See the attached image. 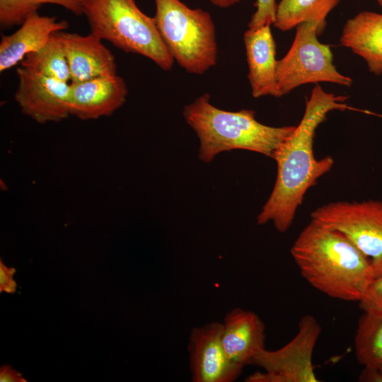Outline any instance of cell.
<instances>
[{"mask_svg": "<svg viewBox=\"0 0 382 382\" xmlns=\"http://www.w3.org/2000/svg\"><path fill=\"white\" fill-rule=\"evenodd\" d=\"M347 98L327 93L318 84L314 87L300 122L273 155L277 177L272 191L257 217V224L270 221L279 232H286L307 190L332 168L334 159L331 156L316 159L313 154L316 129L330 112L352 110L372 114L348 105Z\"/></svg>", "mask_w": 382, "mask_h": 382, "instance_id": "obj_1", "label": "cell"}, {"mask_svg": "<svg viewBox=\"0 0 382 382\" xmlns=\"http://www.w3.org/2000/svg\"><path fill=\"white\" fill-rule=\"evenodd\" d=\"M291 254L303 278L332 298L359 302L375 279L370 260L344 234L312 219Z\"/></svg>", "mask_w": 382, "mask_h": 382, "instance_id": "obj_2", "label": "cell"}, {"mask_svg": "<svg viewBox=\"0 0 382 382\" xmlns=\"http://www.w3.org/2000/svg\"><path fill=\"white\" fill-rule=\"evenodd\" d=\"M183 115L199 140V158L211 162L216 155L233 149L255 151L272 158L295 126L271 127L255 119V112L227 111L210 102L204 93L185 105Z\"/></svg>", "mask_w": 382, "mask_h": 382, "instance_id": "obj_3", "label": "cell"}, {"mask_svg": "<svg viewBox=\"0 0 382 382\" xmlns=\"http://www.w3.org/2000/svg\"><path fill=\"white\" fill-rule=\"evenodd\" d=\"M91 33L127 53L145 57L164 71L174 59L165 45L154 17L144 13L136 0H86L83 9Z\"/></svg>", "mask_w": 382, "mask_h": 382, "instance_id": "obj_4", "label": "cell"}, {"mask_svg": "<svg viewBox=\"0 0 382 382\" xmlns=\"http://www.w3.org/2000/svg\"><path fill=\"white\" fill-rule=\"evenodd\" d=\"M154 19L174 60L187 72L203 74L216 64V29L208 11L180 0H154Z\"/></svg>", "mask_w": 382, "mask_h": 382, "instance_id": "obj_5", "label": "cell"}, {"mask_svg": "<svg viewBox=\"0 0 382 382\" xmlns=\"http://www.w3.org/2000/svg\"><path fill=\"white\" fill-rule=\"evenodd\" d=\"M322 32L316 22H303L296 26L290 49L277 62V98L306 83L330 82L351 86L352 79L340 74L334 65L330 46L318 40V35Z\"/></svg>", "mask_w": 382, "mask_h": 382, "instance_id": "obj_6", "label": "cell"}, {"mask_svg": "<svg viewBox=\"0 0 382 382\" xmlns=\"http://www.w3.org/2000/svg\"><path fill=\"white\" fill-rule=\"evenodd\" d=\"M312 220L344 234L382 275V201H340L314 209Z\"/></svg>", "mask_w": 382, "mask_h": 382, "instance_id": "obj_7", "label": "cell"}, {"mask_svg": "<svg viewBox=\"0 0 382 382\" xmlns=\"http://www.w3.org/2000/svg\"><path fill=\"white\" fill-rule=\"evenodd\" d=\"M321 332L316 319L303 316L296 336L277 350L262 349L250 364L264 369L246 378L248 382H318L312 364L314 347Z\"/></svg>", "mask_w": 382, "mask_h": 382, "instance_id": "obj_8", "label": "cell"}, {"mask_svg": "<svg viewBox=\"0 0 382 382\" xmlns=\"http://www.w3.org/2000/svg\"><path fill=\"white\" fill-rule=\"evenodd\" d=\"M15 100L36 122H58L70 115V83L20 66Z\"/></svg>", "mask_w": 382, "mask_h": 382, "instance_id": "obj_9", "label": "cell"}, {"mask_svg": "<svg viewBox=\"0 0 382 382\" xmlns=\"http://www.w3.org/2000/svg\"><path fill=\"white\" fill-rule=\"evenodd\" d=\"M222 323L213 321L194 328L187 350L192 381L194 382H232L243 366L229 359L221 341Z\"/></svg>", "mask_w": 382, "mask_h": 382, "instance_id": "obj_10", "label": "cell"}, {"mask_svg": "<svg viewBox=\"0 0 382 382\" xmlns=\"http://www.w3.org/2000/svg\"><path fill=\"white\" fill-rule=\"evenodd\" d=\"M128 89L117 74L70 83L69 112L83 120L111 115L126 101Z\"/></svg>", "mask_w": 382, "mask_h": 382, "instance_id": "obj_11", "label": "cell"}, {"mask_svg": "<svg viewBox=\"0 0 382 382\" xmlns=\"http://www.w3.org/2000/svg\"><path fill=\"white\" fill-rule=\"evenodd\" d=\"M57 33L67 59L71 83L117 74L115 57L101 39L91 33L86 35L64 31Z\"/></svg>", "mask_w": 382, "mask_h": 382, "instance_id": "obj_12", "label": "cell"}, {"mask_svg": "<svg viewBox=\"0 0 382 382\" xmlns=\"http://www.w3.org/2000/svg\"><path fill=\"white\" fill-rule=\"evenodd\" d=\"M13 33L2 35L0 42V72L16 65L24 57L38 51L55 33L68 28L69 23L54 16L30 14Z\"/></svg>", "mask_w": 382, "mask_h": 382, "instance_id": "obj_13", "label": "cell"}, {"mask_svg": "<svg viewBox=\"0 0 382 382\" xmlns=\"http://www.w3.org/2000/svg\"><path fill=\"white\" fill-rule=\"evenodd\" d=\"M265 326L254 312L240 308L226 313L222 322L221 341L231 361L244 367L265 348Z\"/></svg>", "mask_w": 382, "mask_h": 382, "instance_id": "obj_14", "label": "cell"}, {"mask_svg": "<svg viewBox=\"0 0 382 382\" xmlns=\"http://www.w3.org/2000/svg\"><path fill=\"white\" fill-rule=\"evenodd\" d=\"M243 41L252 96L277 98L276 43L270 25L248 28L244 33Z\"/></svg>", "mask_w": 382, "mask_h": 382, "instance_id": "obj_15", "label": "cell"}, {"mask_svg": "<svg viewBox=\"0 0 382 382\" xmlns=\"http://www.w3.org/2000/svg\"><path fill=\"white\" fill-rule=\"evenodd\" d=\"M340 41L366 62L370 72L382 74V13L365 11L347 20Z\"/></svg>", "mask_w": 382, "mask_h": 382, "instance_id": "obj_16", "label": "cell"}, {"mask_svg": "<svg viewBox=\"0 0 382 382\" xmlns=\"http://www.w3.org/2000/svg\"><path fill=\"white\" fill-rule=\"evenodd\" d=\"M340 0H281L277 6L274 26L287 31L303 22H316L323 31L326 17Z\"/></svg>", "mask_w": 382, "mask_h": 382, "instance_id": "obj_17", "label": "cell"}, {"mask_svg": "<svg viewBox=\"0 0 382 382\" xmlns=\"http://www.w3.org/2000/svg\"><path fill=\"white\" fill-rule=\"evenodd\" d=\"M354 352L365 369L382 370V310L364 311L355 334Z\"/></svg>", "mask_w": 382, "mask_h": 382, "instance_id": "obj_18", "label": "cell"}, {"mask_svg": "<svg viewBox=\"0 0 382 382\" xmlns=\"http://www.w3.org/2000/svg\"><path fill=\"white\" fill-rule=\"evenodd\" d=\"M54 33L38 51L27 54L21 66L62 81H71L69 68L62 40Z\"/></svg>", "mask_w": 382, "mask_h": 382, "instance_id": "obj_19", "label": "cell"}, {"mask_svg": "<svg viewBox=\"0 0 382 382\" xmlns=\"http://www.w3.org/2000/svg\"><path fill=\"white\" fill-rule=\"evenodd\" d=\"M86 0H0V25L3 29L21 25L46 4L60 6L75 16L83 13Z\"/></svg>", "mask_w": 382, "mask_h": 382, "instance_id": "obj_20", "label": "cell"}, {"mask_svg": "<svg viewBox=\"0 0 382 382\" xmlns=\"http://www.w3.org/2000/svg\"><path fill=\"white\" fill-rule=\"evenodd\" d=\"M277 4L275 0H256V10L252 15L248 28L255 29L264 25H271L275 20Z\"/></svg>", "mask_w": 382, "mask_h": 382, "instance_id": "obj_21", "label": "cell"}, {"mask_svg": "<svg viewBox=\"0 0 382 382\" xmlns=\"http://www.w3.org/2000/svg\"><path fill=\"white\" fill-rule=\"evenodd\" d=\"M359 306L364 311L382 310V275L374 279Z\"/></svg>", "mask_w": 382, "mask_h": 382, "instance_id": "obj_22", "label": "cell"}, {"mask_svg": "<svg viewBox=\"0 0 382 382\" xmlns=\"http://www.w3.org/2000/svg\"><path fill=\"white\" fill-rule=\"evenodd\" d=\"M15 273L13 268L7 267L2 261L0 262V291L7 293H13L16 291V284L13 277Z\"/></svg>", "mask_w": 382, "mask_h": 382, "instance_id": "obj_23", "label": "cell"}, {"mask_svg": "<svg viewBox=\"0 0 382 382\" xmlns=\"http://www.w3.org/2000/svg\"><path fill=\"white\" fill-rule=\"evenodd\" d=\"M1 382H25L21 375L10 366H3L0 371Z\"/></svg>", "mask_w": 382, "mask_h": 382, "instance_id": "obj_24", "label": "cell"}, {"mask_svg": "<svg viewBox=\"0 0 382 382\" xmlns=\"http://www.w3.org/2000/svg\"><path fill=\"white\" fill-rule=\"evenodd\" d=\"M214 6L221 8H230L240 2L241 0H209Z\"/></svg>", "mask_w": 382, "mask_h": 382, "instance_id": "obj_25", "label": "cell"}, {"mask_svg": "<svg viewBox=\"0 0 382 382\" xmlns=\"http://www.w3.org/2000/svg\"><path fill=\"white\" fill-rule=\"evenodd\" d=\"M379 6L382 8V0H376Z\"/></svg>", "mask_w": 382, "mask_h": 382, "instance_id": "obj_26", "label": "cell"}, {"mask_svg": "<svg viewBox=\"0 0 382 382\" xmlns=\"http://www.w3.org/2000/svg\"><path fill=\"white\" fill-rule=\"evenodd\" d=\"M379 374H380L381 382H382V370L379 371Z\"/></svg>", "mask_w": 382, "mask_h": 382, "instance_id": "obj_27", "label": "cell"}]
</instances>
